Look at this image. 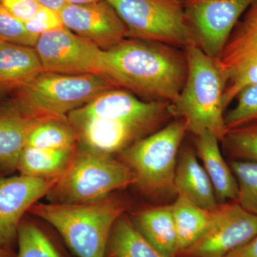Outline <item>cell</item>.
<instances>
[{"mask_svg":"<svg viewBox=\"0 0 257 257\" xmlns=\"http://www.w3.org/2000/svg\"><path fill=\"white\" fill-rule=\"evenodd\" d=\"M102 62V76L115 87L171 104L178 99L188 69L184 50L131 38L103 50Z\"/></svg>","mask_w":257,"mask_h":257,"instance_id":"6da1fadb","label":"cell"},{"mask_svg":"<svg viewBox=\"0 0 257 257\" xmlns=\"http://www.w3.org/2000/svg\"><path fill=\"white\" fill-rule=\"evenodd\" d=\"M126 202L114 194L85 203H38L29 214L52 225L77 257H105L111 229Z\"/></svg>","mask_w":257,"mask_h":257,"instance_id":"7a4b0ae2","label":"cell"},{"mask_svg":"<svg viewBox=\"0 0 257 257\" xmlns=\"http://www.w3.org/2000/svg\"><path fill=\"white\" fill-rule=\"evenodd\" d=\"M115 88L99 74L42 72L10 88L14 96L5 105L27 117L67 119L69 113Z\"/></svg>","mask_w":257,"mask_h":257,"instance_id":"3957f363","label":"cell"},{"mask_svg":"<svg viewBox=\"0 0 257 257\" xmlns=\"http://www.w3.org/2000/svg\"><path fill=\"white\" fill-rule=\"evenodd\" d=\"M187 76L178 99L172 104L175 117L183 119L194 136L205 130L220 143L228 130L224 122L225 80L216 61L197 45L184 49Z\"/></svg>","mask_w":257,"mask_h":257,"instance_id":"277c9868","label":"cell"},{"mask_svg":"<svg viewBox=\"0 0 257 257\" xmlns=\"http://www.w3.org/2000/svg\"><path fill=\"white\" fill-rule=\"evenodd\" d=\"M187 132L183 119L173 120L119 154L135 175V184L149 197L160 202L177 197L176 167Z\"/></svg>","mask_w":257,"mask_h":257,"instance_id":"5b68a950","label":"cell"},{"mask_svg":"<svg viewBox=\"0 0 257 257\" xmlns=\"http://www.w3.org/2000/svg\"><path fill=\"white\" fill-rule=\"evenodd\" d=\"M135 182L133 172L121 160L77 147L46 197L57 204L92 202Z\"/></svg>","mask_w":257,"mask_h":257,"instance_id":"8992f818","label":"cell"},{"mask_svg":"<svg viewBox=\"0 0 257 257\" xmlns=\"http://www.w3.org/2000/svg\"><path fill=\"white\" fill-rule=\"evenodd\" d=\"M126 29V38L177 48L197 45L185 15V0H107Z\"/></svg>","mask_w":257,"mask_h":257,"instance_id":"52a82bcc","label":"cell"},{"mask_svg":"<svg viewBox=\"0 0 257 257\" xmlns=\"http://www.w3.org/2000/svg\"><path fill=\"white\" fill-rule=\"evenodd\" d=\"M225 80V109L247 86L257 84V0L231 32L216 60Z\"/></svg>","mask_w":257,"mask_h":257,"instance_id":"ba28073f","label":"cell"},{"mask_svg":"<svg viewBox=\"0 0 257 257\" xmlns=\"http://www.w3.org/2000/svg\"><path fill=\"white\" fill-rule=\"evenodd\" d=\"M255 0H185V15L197 46L216 61L240 18Z\"/></svg>","mask_w":257,"mask_h":257,"instance_id":"9c48e42d","label":"cell"},{"mask_svg":"<svg viewBox=\"0 0 257 257\" xmlns=\"http://www.w3.org/2000/svg\"><path fill=\"white\" fill-rule=\"evenodd\" d=\"M35 48L43 72L102 76L103 50L65 27L42 34Z\"/></svg>","mask_w":257,"mask_h":257,"instance_id":"30bf717a","label":"cell"},{"mask_svg":"<svg viewBox=\"0 0 257 257\" xmlns=\"http://www.w3.org/2000/svg\"><path fill=\"white\" fill-rule=\"evenodd\" d=\"M257 235V217L235 201L219 204L205 232L179 257H225Z\"/></svg>","mask_w":257,"mask_h":257,"instance_id":"8fae6325","label":"cell"},{"mask_svg":"<svg viewBox=\"0 0 257 257\" xmlns=\"http://www.w3.org/2000/svg\"><path fill=\"white\" fill-rule=\"evenodd\" d=\"M174 117L170 102L142 101L133 93L117 88L101 93L67 116L147 123L160 127Z\"/></svg>","mask_w":257,"mask_h":257,"instance_id":"7c38bea8","label":"cell"},{"mask_svg":"<svg viewBox=\"0 0 257 257\" xmlns=\"http://www.w3.org/2000/svg\"><path fill=\"white\" fill-rule=\"evenodd\" d=\"M57 179L0 175V248L14 251L25 214L46 197Z\"/></svg>","mask_w":257,"mask_h":257,"instance_id":"4fadbf2b","label":"cell"},{"mask_svg":"<svg viewBox=\"0 0 257 257\" xmlns=\"http://www.w3.org/2000/svg\"><path fill=\"white\" fill-rule=\"evenodd\" d=\"M60 13L66 28L101 50H108L126 38V27L107 0L67 4Z\"/></svg>","mask_w":257,"mask_h":257,"instance_id":"5bb4252c","label":"cell"},{"mask_svg":"<svg viewBox=\"0 0 257 257\" xmlns=\"http://www.w3.org/2000/svg\"><path fill=\"white\" fill-rule=\"evenodd\" d=\"M67 119L77 133L79 147L111 156L162 128L155 124L119 120Z\"/></svg>","mask_w":257,"mask_h":257,"instance_id":"9a60e30c","label":"cell"},{"mask_svg":"<svg viewBox=\"0 0 257 257\" xmlns=\"http://www.w3.org/2000/svg\"><path fill=\"white\" fill-rule=\"evenodd\" d=\"M177 196L183 197L199 207L214 211L219 207L210 179L190 146L181 150L176 167Z\"/></svg>","mask_w":257,"mask_h":257,"instance_id":"2e32d148","label":"cell"},{"mask_svg":"<svg viewBox=\"0 0 257 257\" xmlns=\"http://www.w3.org/2000/svg\"><path fill=\"white\" fill-rule=\"evenodd\" d=\"M219 142L215 134L205 130L195 136L194 145L197 157L202 161L220 204L236 200L238 185L229 163L221 155Z\"/></svg>","mask_w":257,"mask_h":257,"instance_id":"e0dca14e","label":"cell"},{"mask_svg":"<svg viewBox=\"0 0 257 257\" xmlns=\"http://www.w3.org/2000/svg\"><path fill=\"white\" fill-rule=\"evenodd\" d=\"M43 118H30L5 105L0 109V175L10 176L18 169L32 128Z\"/></svg>","mask_w":257,"mask_h":257,"instance_id":"ac0fdd59","label":"cell"},{"mask_svg":"<svg viewBox=\"0 0 257 257\" xmlns=\"http://www.w3.org/2000/svg\"><path fill=\"white\" fill-rule=\"evenodd\" d=\"M130 218L144 237L159 251L169 257H178L172 204L146 208Z\"/></svg>","mask_w":257,"mask_h":257,"instance_id":"d6986e66","label":"cell"},{"mask_svg":"<svg viewBox=\"0 0 257 257\" xmlns=\"http://www.w3.org/2000/svg\"><path fill=\"white\" fill-rule=\"evenodd\" d=\"M43 72L35 47L3 41L0 44V85L10 89Z\"/></svg>","mask_w":257,"mask_h":257,"instance_id":"ffe728a7","label":"cell"},{"mask_svg":"<svg viewBox=\"0 0 257 257\" xmlns=\"http://www.w3.org/2000/svg\"><path fill=\"white\" fill-rule=\"evenodd\" d=\"M172 209L178 240L179 257L205 232L215 211L207 210L180 196L176 197Z\"/></svg>","mask_w":257,"mask_h":257,"instance_id":"44dd1931","label":"cell"},{"mask_svg":"<svg viewBox=\"0 0 257 257\" xmlns=\"http://www.w3.org/2000/svg\"><path fill=\"white\" fill-rule=\"evenodd\" d=\"M105 257H169L159 251L138 231L131 218L123 214L111 229Z\"/></svg>","mask_w":257,"mask_h":257,"instance_id":"7402d4cb","label":"cell"},{"mask_svg":"<svg viewBox=\"0 0 257 257\" xmlns=\"http://www.w3.org/2000/svg\"><path fill=\"white\" fill-rule=\"evenodd\" d=\"M27 146L55 151L74 152L78 147V138L67 118H43L32 128Z\"/></svg>","mask_w":257,"mask_h":257,"instance_id":"603a6c76","label":"cell"},{"mask_svg":"<svg viewBox=\"0 0 257 257\" xmlns=\"http://www.w3.org/2000/svg\"><path fill=\"white\" fill-rule=\"evenodd\" d=\"M74 152L55 151L25 147L20 159L19 174L39 178H57L69 163Z\"/></svg>","mask_w":257,"mask_h":257,"instance_id":"cb8c5ba5","label":"cell"},{"mask_svg":"<svg viewBox=\"0 0 257 257\" xmlns=\"http://www.w3.org/2000/svg\"><path fill=\"white\" fill-rule=\"evenodd\" d=\"M17 243L18 251L15 257H62L38 225L25 217L19 226Z\"/></svg>","mask_w":257,"mask_h":257,"instance_id":"d4e9b609","label":"cell"},{"mask_svg":"<svg viewBox=\"0 0 257 257\" xmlns=\"http://www.w3.org/2000/svg\"><path fill=\"white\" fill-rule=\"evenodd\" d=\"M221 143L231 160L257 163V121L229 130Z\"/></svg>","mask_w":257,"mask_h":257,"instance_id":"484cf974","label":"cell"},{"mask_svg":"<svg viewBox=\"0 0 257 257\" xmlns=\"http://www.w3.org/2000/svg\"><path fill=\"white\" fill-rule=\"evenodd\" d=\"M229 165L237 182L238 197L235 202L257 217V163L231 160Z\"/></svg>","mask_w":257,"mask_h":257,"instance_id":"4316f807","label":"cell"},{"mask_svg":"<svg viewBox=\"0 0 257 257\" xmlns=\"http://www.w3.org/2000/svg\"><path fill=\"white\" fill-rule=\"evenodd\" d=\"M236 99V106L224 115L225 125L228 131L257 121V84L245 87Z\"/></svg>","mask_w":257,"mask_h":257,"instance_id":"83f0119b","label":"cell"},{"mask_svg":"<svg viewBox=\"0 0 257 257\" xmlns=\"http://www.w3.org/2000/svg\"><path fill=\"white\" fill-rule=\"evenodd\" d=\"M38 38L27 30L24 22L15 18L0 4V40L2 41L35 47Z\"/></svg>","mask_w":257,"mask_h":257,"instance_id":"f1b7e54d","label":"cell"},{"mask_svg":"<svg viewBox=\"0 0 257 257\" xmlns=\"http://www.w3.org/2000/svg\"><path fill=\"white\" fill-rule=\"evenodd\" d=\"M25 25L27 30L37 37L45 32L64 28L60 12L43 6Z\"/></svg>","mask_w":257,"mask_h":257,"instance_id":"f546056e","label":"cell"},{"mask_svg":"<svg viewBox=\"0 0 257 257\" xmlns=\"http://www.w3.org/2000/svg\"><path fill=\"white\" fill-rule=\"evenodd\" d=\"M0 4L24 23L34 17L41 7L36 0H0Z\"/></svg>","mask_w":257,"mask_h":257,"instance_id":"4dcf8cb0","label":"cell"},{"mask_svg":"<svg viewBox=\"0 0 257 257\" xmlns=\"http://www.w3.org/2000/svg\"><path fill=\"white\" fill-rule=\"evenodd\" d=\"M225 257H257V235Z\"/></svg>","mask_w":257,"mask_h":257,"instance_id":"1f68e13d","label":"cell"},{"mask_svg":"<svg viewBox=\"0 0 257 257\" xmlns=\"http://www.w3.org/2000/svg\"><path fill=\"white\" fill-rule=\"evenodd\" d=\"M36 1L41 6L57 12H60L66 5L68 4L67 0H36Z\"/></svg>","mask_w":257,"mask_h":257,"instance_id":"d6a6232c","label":"cell"},{"mask_svg":"<svg viewBox=\"0 0 257 257\" xmlns=\"http://www.w3.org/2000/svg\"><path fill=\"white\" fill-rule=\"evenodd\" d=\"M98 1H100V0H67L68 4L72 5L89 4V3H95Z\"/></svg>","mask_w":257,"mask_h":257,"instance_id":"836d02e7","label":"cell"},{"mask_svg":"<svg viewBox=\"0 0 257 257\" xmlns=\"http://www.w3.org/2000/svg\"><path fill=\"white\" fill-rule=\"evenodd\" d=\"M15 255L14 251L0 248V257H15Z\"/></svg>","mask_w":257,"mask_h":257,"instance_id":"e575fe53","label":"cell"},{"mask_svg":"<svg viewBox=\"0 0 257 257\" xmlns=\"http://www.w3.org/2000/svg\"><path fill=\"white\" fill-rule=\"evenodd\" d=\"M5 89L4 87H3V86L2 85H0V91L2 90V89Z\"/></svg>","mask_w":257,"mask_h":257,"instance_id":"d590c367","label":"cell"},{"mask_svg":"<svg viewBox=\"0 0 257 257\" xmlns=\"http://www.w3.org/2000/svg\"><path fill=\"white\" fill-rule=\"evenodd\" d=\"M3 42V41H2V40H0V44H1V42Z\"/></svg>","mask_w":257,"mask_h":257,"instance_id":"8d00e7d4","label":"cell"},{"mask_svg":"<svg viewBox=\"0 0 257 257\" xmlns=\"http://www.w3.org/2000/svg\"></svg>","mask_w":257,"mask_h":257,"instance_id":"74e56055","label":"cell"}]
</instances>
